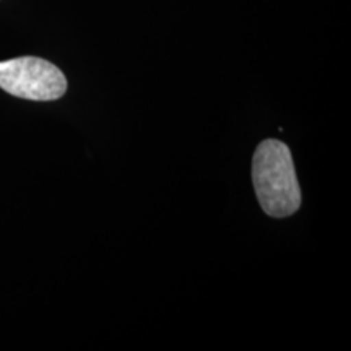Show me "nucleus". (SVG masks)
<instances>
[{
    "label": "nucleus",
    "mask_w": 351,
    "mask_h": 351,
    "mask_svg": "<svg viewBox=\"0 0 351 351\" xmlns=\"http://www.w3.org/2000/svg\"><path fill=\"white\" fill-rule=\"evenodd\" d=\"M252 182L258 204L271 218H287L301 205V189L289 148L283 142L267 138L252 158Z\"/></svg>",
    "instance_id": "f257e3e1"
},
{
    "label": "nucleus",
    "mask_w": 351,
    "mask_h": 351,
    "mask_svg": "<svg viewBox=\"0 0 351 351\" xmlns=\"http://www.w3.org/2000/svg\"><path fill=\"white\" fill-rule=\"evenodd\" d=\"M0 88L21 99L56 101L67 91V78L46 59L25 56L0 62Z\"/></svg>",
    "instance_id": "f03ea898"
}]
</instances>
